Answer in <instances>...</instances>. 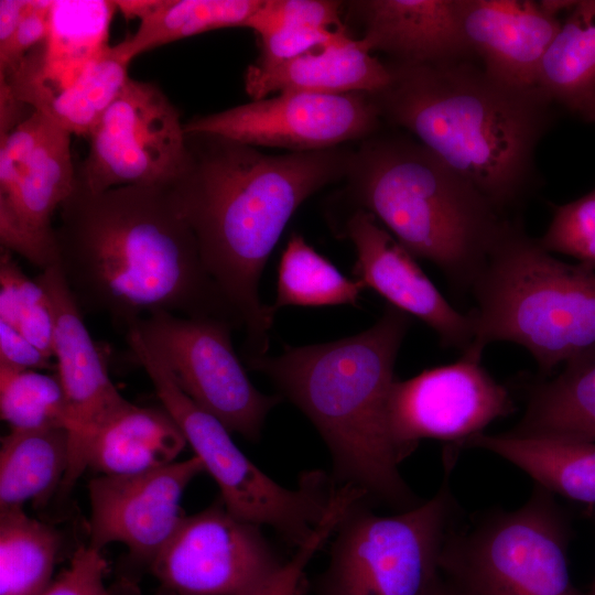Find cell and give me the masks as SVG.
Segmentation results:
<instances>
[{
  "instance_id": "obj_1",
  "label": "cell",
  "mask_w": 595,
  "mask_h": 595,
  "mask_svg": "<svg viewBox=\"0 0 595 595\" xmlns=\"http://www.w3.org/2000/svg\"><path fill=\"white\" fill-rule=\"evenodd\" d=\"M185 147L180 171L164 187L241 322L245 358L266 355L275 314L259 293L266 263L298 208L345 180L354 148L273 155L208 132H185Z\"/></svg>"
},
{
  "instance_id": "obj_2",
  "label": "cell",
  "mask_w": 595,
  "mask_h": 595,
  "mask_svg": "<svg viewBox=\"0 0 595 595\" xmlns=\"http://www.w3.org/2000/svg\"><path fill=\"white\" fill-rule=\"evenodd\" d=\"M58 212L57 264L83 312L125 331L155 312L242 327L164 186L91 193L75 184Z\"/></svg>"
},
{
  "instance_id": "obj_3",
  "label": "cell",
  "mask_w": 595,
  "mask_h": 595,
  "mask_svg": "<svg viewBox=\"0 0 595 595\" xmlns=\"http://www.w3.org/2000/svg\"><path fill=\"white\" fill-rule=\"evenodd\" d=\"M386 64L388 85L370 94L382 122L414 137L504 216L520 208L538 187L537 148L556 119L551 99L474 61Z\"/></svg>"
},
{
  "instance_id": "obj_4",
  "label": "cell",
  "mask_w": 595,
  "mask_h": 595,
  "mask_svg": "<svg viewBox=\"0 0 595 595\" xmlns=\"http://www.w3.org/2000/svg\"><path fill=\"white\" fill-rule=\"evenodd\" d=\"M411 316L388 305L366 331L281 354L246 358L313 423L340 486L401 511L418 506L402 479L388 426V400Z\"/></svg>"
},
{
  "instance_id": "obj_5",
  "label": "cell",
  "mask_w": 595,
  "mask_h": 595,
  "mask_svg": "<svg viewBox=\"0 0 595 595\" xmlns=\"http://www.w3.org/2000/svg\"><path fill=\"white\" fill-rule=\"evenodd\" d=\"M355 209L415 258L470 291L509 217L412 136L382 129L353 149L345 177Z\"/></svg>"
},
{
  "instance_id": "obj_6",
  "label": "cell",
  "mask_w": 595,
  "mask_h": 595,
  "mask_svg": "<svg viewBox=\"0 0 595 595\" xmlns=\"http://www.w3.org/2000/svg\"><path fill=\"white\" fill-rule=\"evenodd\" d=\"M470 292L475 338L466 350L516 343L547 377L595 345V272L554 258L518 218L508 219Z\"/></svg>"
},
{
  "instance_id": "obj_7",
  "label": "cell",
  "mask_w": 595,
  "mask_h": 595,
  "mask_svg": "<svg viewBox=\"0 0 595 595\" xmlns=\"http://www.w3.org/2000/svg\"><path fill=\"white\" fill-rule=\"evenodd\" d=\"M126 337L162 407L218 485L226 508L242 520L269 526L292 545L305 543L323 522L336 486L320 472L303 475L296 489L275 483L242 453L218 419L180 388L163 360L134 329H128Z\"/></svg>"
},
{
  "instance_id": "obj_8",
  "label": "cell",
  "mask_w": 595,
  "mask_h": 595,
  "mask_svg": "<svg viewBox=\"0 0 595 595\" xmlns=\"http://www.w3.org/2000/svg\"><path fill=\"white\" fill-rule=\"evenodd\" d=\"M570 537L554 495L537 485L521 507L451 528L441 573L466 595H583L569 571Z\"/></svg>"
},
{
  "instance_id": "obj_9",
  "label": "cell",
  "mask_w": 595,
  "mask_h": 595,
  "mask_svg": "<svg viewBox=\"0 0 595 595\" xmlns=\"http://www.w3.org/2000/svg\"><path fill=\"white\" fill-rule=\"evenodd\" d=\"M453 513L447 483L431 499L392 516L355 500L333 532L318 595H429L442 575Z\"/></svg>"
},
{
  "instance_id": "obj_10",
  "label": "cell",
  "mask_w": 595,
  "mask_h": 595,
  "mask_svg": "<svg viewBox=\"0 0 595 595\" xmlns=\"http://www.w3.org/2000/svg\"><path fill=\"white\" fill-rule=\"evenodd\" d=\"M235 327L232 322L218 317L155 312L128 329L140 335L201 409L230 432L256 441L281 398L259 391L250 381L232 347L230 335Z\"/></svg>"
},
{
  "instance_id": "obj_11",
  "label": "cell",
  "mask_w": 595,
  "mask_h": 595,
  "mask_svg": "<svg viewBox=\"0 0 595 595\" xmlns=\"http://www.w3.org/2000/svg\"><path fill=\"white\" fill-rule=\"evenodd\" d=\"M72 134L34 110L0 136V242L45 270L57 264L56 210L75 187Z\"/></svg>"
},
{
  "instance_id": "obj_12",
  "label": "cell",
  "mask_w": 595,
  "mask_h": 595,
  "mask_svg": "<svg viewBox=\"0 0 595 595\" xmlns=\"http://www.w3.org/2000/svg\"><path fill=\"white\" fill-rule=\"evenodd\" d=\"M75 184L91 193L122 186H166L185 158L178 109L150 82L129 78L88 137Z\"/></svg>"
},
{
  "instance_id": "obj_13",
  "label": "cell",
  "mask_w": 595,
  "mask_h": 595,
  "mask_svg": "<svg viewBox=\"0 0 595 595\" xmlns=\"http://www.w3.org/2000/svg\"><path fill=\"white\" fill-rule=\"evenodd\" d=\"M483 355L469 350L450 365L426 369L392 385L388 426L399 463L423 440L450 442L446 468L461 445L493 421L515 411L508 389L482 366Z\"/></svg>"
},
{
  "instance_id": "obj_14",
  "label": "cell",
  "mask_w": 595,
  "mask_h": 595,
  "mask_svg": "<svg viewBox=\"0 0 595 595\" xmlns=\"http://www.w3.org/2000/svg\"><path fill=\"white\" fill-rule=\"evenodd\" d=\"M260 528L220 499L185 517L151 570L172 595H257L284 565Z\"/></svg>"
},
{
  "instance_id": "obj_15",
  "label": "cell",
  "mask_w": 595,
  "mask_h": 595,
  "mask_svg": "<svg viewBox=\"0 0 595 595\" xmlns=\"http://www.w3.org/2000/svg\"><path fill=\"white\" fill-rule=\"evenodd\" d=\"M368 93L284 91L184 122L185 132H208L259 148L310 152L363 141L383 127Z\"/></svg>"
},
{
  "instance_id": "obj_16",
  "label": "cell",
  "mask_w": 595,
  "mask_h": 595,
  "mask_svg": "<svg viewBox=\"0 0 595 595\" xmlns=\"http://www.w3.org/2000/svg\"><path fill=\"white\" fill-rule=\"evenodd\" d=\"M53 311V350L68 413V466L61 485L68 493L87 468L88 447L97 432L129 401L112 383L106 358L89 335L83 311L58 264L35 278Z\"/></svg>"
},
{
  "instance_id": "obj_17",
  "label": "cell",
  "mask_w": 595,
  "mask_h": 595,
  "mask_svg": "<svg viewBox=\"0 0 595 595\" xmlns=\"http://www.w3.org/2000/svg\"><path fill=\"white\" fill-rule=\"evenodd\" d=\"M204 472L194 455L140 474L90 479L89 545L101 550L120 542L134 559L151 564L186 517V487Z\"/></svg>"
},
{
  "instance_id": "obj_18",
  "label": "cell",
  "mask_w": 595,
  "mask_h": 595,
  "mask_svg": "<svg viewBox=\"0 0 595 595\" xmlns=\"http://www.w3.org/2000/svg\"><path fill=\"white\" fill-rule=\"evenodd\" d=\"M344 234L353 242V274L389 305L425 323L443 346L465 351L475 338L472 313L455 310L423 272L413 257L378 220L354 209Z\"/></svg>"
},
{
  "instance_id": "obj_19",
  "label": "cell",
  "mask_w": 595,
  "mask_h": 595,
  "mask_svg": "<svg viewBox=\"0 0 595 595\" xmlns=\"http://www.w3.org/2000/svg\"><path fill=\"white\" fill-rule=\"evenodd\" d=\"M344 13L359 26L368 51L386 54L389 62H477L462 33L458 0H353Z\"/></svg>"
},
{
  "instance_id": "obj_20",
  "label": "cell",
  "mask_w": 595,
  "mask_h": 595,
  "mask_svg": "<svg viewBox=\"0 0 595 595\" xmlns=\"http://www.w3.org/2000/svg\"><path fill=\"white\" fill-rule=\"evenodd\" d=\"M462 33L491 76L537 86L542 57L562 21L543 1L458 0Z\"/></svg>"
},
{
  "instance_id": "obj_21",
  "label": "cell",
  "mask_w": 595,
  "mask_h": 595,
  "mask_svg": "<svg viewBox=\"0 0 595 595\" xmlns=\"http://www.w3.org/2000/svg\"><path fill=\"white\" fill-rule=\"evenodd\" d=\"M115 1L52 0L45 41L32 50L18 72L0 87L31 108L72 84L108 46Z\"/></svg>"
},
{
  "instance_id": "obj_22",
  "label": "cell",
  "mask_w": 595,
  "mask_h": 595,
  "mask_svg": "<svg viewBox=\"0 0 595 595\" xmlns=\"http://www.w3.org/2000/svg\"><path fill=\"white\" fill-rule=\"evenodd\" d=\"M245 90L251 100L284 91L321 94L376 93L386 87L390 73L359 37L342 40L273 65H250Z\"/></svg>"
},
{
  "instance_id": "obj_23",
  "label": "cell",
  "mask_w": 595,
  "mask_h": 595,
  "mask_svg": "<svg viewBox=\"0 0 595 595\" xmlns=\"http://www.w3.org/2000/svg\"><path fill=\"white\" fill-rule=\"evenodd\" d=\"M186 444L163 407L129 402L97 432L86 463L100 475L140 474L174 463Z\"/></svg>"
},
{
  "instance_id": "obj_24",
  "label": "cell",
  "mask_w": 595,
  "mask_h": 595,
  "mask_svg": "<svg viewBox=\"0 0 595 595\" xmlns=\"http://www.w3.org/2000/svg\"><path fill=\"white\" fill-rule=\"evenodd\" d=\"M507 432L595 443V345L569 358L555 377L531 383L524 412Z\"/></svg>"
},
{
  "instance_id": "obj_25",
  "label": "cell",
  "mask_w": 595,
  "mask_h": 595,
  "mask_svg": "<svg viewBox=\"0 0 595 595\" xmlns=\"http://www.w3.org/2000/svg\"><path fill=\"white\" fill-rule=\"evenodd\" d=\"M461 448H482L512 463L551 494L595 508V443L478 433Z\"/></svg>"
},
{
  "instance_id": "obj_26",
  "label": "cell",
  "mask_w": 595,
  "mask_h": 595,
  "mask_svg": "<svg viewBox=\"0 0 595 595\" xmlns=\"http://www.w3.org/2000/svg\"><path fill=\"white\" fill-rule=\"evenodd\" d=\"M67 466L66 429L11 430L1 439L0 509L44 504L61 487Z\"/></svg>"
},
{
  "instance_id": "obj_27",
  "label": "cell",
  "mask_w": 595,
  "mask_h": 595,
  "mask_svg": "<svg viewBox=\"0 0 595 595\" xmlns=\"http://www.w3.org/2000/svg\"><path fill=\"white\" fill-rule=\"evenodd\" d=\"M537 86L580 113L595 95V0L576 1L547 48Z\"/></svg>"
},
{
  "instance_id": "obj_28",
  "label": "cell",
  "mask_w": 595,
  "mask_h": 595,
  "mask_svg": "<svg viewBox=\"0 0 595 595\" xmlns=\"http://www.w3.org/2000/svg\"><path fill=\"white\" fill-rule=\"evenodd\" d=\"M61 548L62 534L53 526L22 507L0 509V595H42Z\"/></svg>"
},
{
  "instance_id": "obj_29",
  "label": "cell",
  "mask_w": 595,
  "mask_h": 595,
  "mask_svg": "<svg viewBox=\"0 0 595 595\" xmlns=\"http://www.w3.org/2000/svg\"><path fill=\"white\" fill-rule=\"evenodd\" d=\"M131 61L119 44L106 46L72 84L44 99L34 110L72 136L87 138L130 78Z\"/></svg>"
},
{
  "instance_id": "obj_30",
  "label": "cell",
  "mask_w": 595,
  "mask_h": 595,
  "mask_svg": "<svg viewBox=\"0 0 595 595\" xmlns=\"http://www.w3.org/2000/svg\"><path fill=\"white\" fill-rule=\"evenodd\" d=\"M366 289L358 279L344 275L302 235L293 232L281 255L272 310L284 306H356Z\"/></svg>"
},
{
  "instance_id": "obj_31",
  "label": "cell",
  "mask_w": 595,
  "mask_h": 595,
  "mask_svg": "<svg viewBox=\"0 0 595 595\" xmlns=\"http://www.w3.org/2000/svg\"><path fill=\"white\" fill-rule=\"evenodd\" d=\"M262 0H161L137 32L119 43L133 60L143 52L196 34L246 26Z\"/></svg>"
},
{
  "instance_id": "obj_32",
  "label": "cell",
  "mask_w": 595,
  "mask_h": 595,
  "mask_svg": "<svg viewBox=\"0 0 595 595\" xmlns=\"http://www.w3.org/2000/svg\"><path fill=\"white\" fill-rule=\"evenodd\" d=\"M0 415L14 431L63 428L68 432L67 405L57 375L0 366Z\"/></svg>"
},
{
  "instance_id": "obj_33",
  "label": "cell",
  "mask_w": 595,
  "mask_h": 595,
  "mask_svg": "<svg viewBox=\"0 0 595 595\" xmlns=\"http://www.w3.org/2000/svg\"><path fill=\"white\" fill-rule=\"evenodd\" d=\"M0 321L19 331L47 357H54V318L50 299L36 279H30L13 259L0 252Z\"/></svg>"
},
{
  "instance_id": "obj_34",
  "label": "cell",
  "mask_w": 595,
  "mask_h": 595,
  "mask_svg": "<svg viewBox=\"0 0 595 595\" xmlns=\"http://www.w3.org/2000/svg\"><path fill=\"white\" fill-rule=\"evenodd\" d=\"M541 247L550 253H562L595 272V188L584 196L554 206Z\"/></svg>"
},
{
  "instance_id": "obj_35",
  "label": "cell",
  "mask_w": 595,
  "mask_h": 595,
  "mask_svg": "<svg viewBox=\"0 0 595 595\" xmlns=\"http://www.w3.org/2000/svg\"><path fill=\"white\" fill-rule=\"evenodd\" d=\"M345 2L335 0H262L245 28L257 36L281 29H345L342 21Z\"/></svg>"
},
{
  "instance_id": "obj_36",
  "label": "cell",
  "mask_w": 595,
  "mask_h": 595,
  "mask_svg": "<svg viewBox=\"0 0 595 595\" xmlns=\"http://www.w3.org/2000/svg\"><path fill=\"white\" fill-rule=\"evenodd\" d=\"M349 35L346 28L329 30L321 28L281 29L258 36L259 56L255 64L273 65L307 52L326 46Z\"/></svg>"
},
{
  "instance_id": "obj_37",
  "label": "cell",
  "mask_w": 595,
  "mask_h": 595,
  "mask_svg": "<svg viewBox=\"0 0 595 595\" xmlns=\"http://www.w3.org/2000/svg\"><path fill=\"white\" fill-rule=\"evenodd\" d=\"M107 562L101 550L79 547L64 570L42 595H112L105 585Z\"/></svg>"
},
{
  "instance_id": "obj_38",
  "label": "cell",
  "mask_w": 595,
  "mask_h": 595,
  "mask_svg": "<svg viewBox=\"0 0 595 595\" xmlns=\"http://www.w3.org/2000/svg\"><path fill=\"white\" fill-rule=\"evenodd\" d=\"M50 1H29L24 15L8 51L0 55V83L10 79L26 55L42 44L48 33Z\"/></svg>"
},
{
  "instance_id": "obj_39",
  "label": "cell",
  "mask_w": 595,
  "mask_h": 595,
  "mask_svg": "<svg viewBox=\"0 0 595 595\" xmlns=\"http://www.w3.org/2000/svg\"><path fill=\"white\" fill-rule=\"evenodd\" d=\"M0 366L18 370L56 371L52 358L47 357L19 331L0 321Z\"/></svg>"
},
{
  "instance_id": "obj_40",
  "label": "cell",
  "mask_w": 595,
  "mask_h": 595,
  "mask_svg": "<svg viewBox=\"0 0 595 595\" xmlns=\"http://www.w3.org/2000/svg\"><path fill=\"white\" fill-rule=\"evenodd\" d=\"M322 545L321 537L310 538L257 595H296L306 565Z\"/></svg>"
},
{
  "instance_id": "obj_41",
  "label": "cell",
  "mask_w": 595,
  "mask_h": 595,
  "mask_svg": "<svg viewBox=\"0 0 595 595\" xmlns=\"http://www.w3.org/2000/svg\"><path fill=\"white\" fill-rule=\"evenodd\" d=\"M28 4L29 0L0 1V55L10 47Z\"/></svg>"
},
{
  "instance_id": "obj_42",
  "label": "cell",
  "mask_w": 595,
  "mask_h": 595,
  "mask_svg": "<svg viewBox=\"0 0 595 595\" xmlns=\"http://www.w3.org/2000/svg\"><path fill=\"white\" fill-rule=\"evenodd\" d=\"M161 0H119L115 1L116 8L126 19L139 18L140 21L153 12Z\"/></svg>"
},
{
  "instance_id": "obj_43",
  "label": "cell",
  "mask_w": 595,
  "mask_h": 595,
  "mask_svg": "<svg viewBox=\"0 0 595 595\" xmlns=\"http://www.w3.org/2000/svg\"><path fill=\"white\" fill-rule=\"evenodd\" d=\"M429 595H466L458 586L441 575Z\"/></svg>"
},
{
  "instance_id": "obj_44",
  "label": "cell",
  "mask_w": 595,
  "mask_h": 595,
  "mask_svg": "<svg viewBox=\"0 0 595 595\" xmlns=\"http://www.w3.org/2000/svg\"><path fill=\"white\" fill-rule=\"evenodd\" d=\"M584 120L595 122V96L591 99V101L586 105V107L581 111L578 115Z\"/></svg>"
},
{
  "instance_id": "obj_45",
  "label": "cell",
  "mask_w": 595,
  "mask_h": 595,
  "mask_svg": "<svg viewBox=\"0 0 595 595\" xmlns=\"http://www.w3.org/2000/svg\"><path fill=\"white\" fill-rule=\"evenodd\" d=\"M594 515H595V508H594ZM583 595H595V577H594V581L589 587V589L585 593H583Z\"/></svg>"
}]
</instances>
